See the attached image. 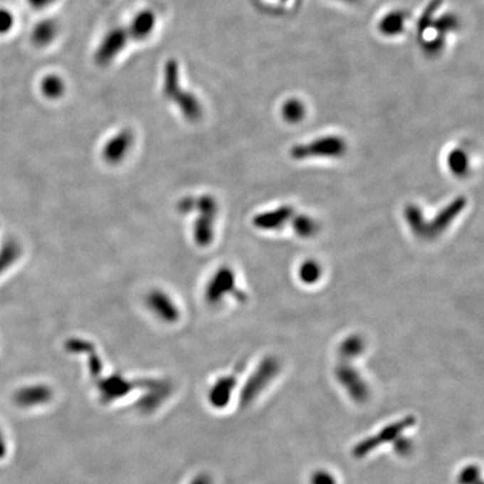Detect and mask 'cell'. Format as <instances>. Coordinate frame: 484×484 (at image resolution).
<instances>
[{
  "label": "cell",
  "instance_id": "9c48e42d",
  "mask_svg": "<svg viewBox=\"0 0 484 484\" xmlns=\"http://www.w3.org/2000/svg\"><path fill=\"white\" fill-rule=\"evenodd\" d=\"M237 293V282L233 270L223 267L211 279L206 290V298L210 302H218L223 300L228 294Z\"/></svg>",
  "mask_w": 484,
  "mask_h": 484
},
{
  "label": "cell",
  "instance_id": "277c9868",
  "mask_svg": "<svg viewBox=\"0 0 484 484\" xmlns=\"http://www.w3.org/2000/svg\"><path fill=\"white\" fill-rule=\"evenodd\" d=\"M415 417L407 416L405 419H400L396 423L390 424L388 426L384 427L379 433L374 436L368 437L362 442L358 443L353 448V456L355 458H361L368 456L370 453L387 443L395 442L400 435L405 432L406 429L411 428L415 425Z\"/></svg>",
  "mask_w": 484,
  "mask_h": 484
},
{
  "label": "cell",
  "instance_id": "2e32d148",
  "mask_svg": "<svg viewBox=\"0 0 484 484\" xmlns=\"http://www.w3.org/2000/svg\"><path fill=\"white\" fill-rule=\"evenodd\" d=\"M448 169L456 177H465L470 171V157L465 150L461 148L451 150L446 158Z\"/></svg>",
  "mask_w": 484,
  "mask_h": 484
},
{
  "label": "cell",
  "instance_id": "7c38bea8",
  "mask_svg": "<svg viewBox=\"0 0 484 484\" xmlns=\"http://www.w3.org/2000/svg\"><path fill=\"white\" fill-rule=\"evenodd\" d=\"M407 11L403 9H394L386 14L379 23H378V31L384 37H398L405 32L406 24H407Z\"/></svg>",
  "mask_w": 484,
  "mask_h": 484
},
{
  "label": "cell",
  "instance_id": "3957f363",
  "mask_svg": "<svg viewBox=\"0 0 484 484\" xmlns=\"http://www.w3.org/2000/svg\"><path fill=\"white\" fill-rule=\"evenodd\" d=\"M164 93L166 97L179 105L187 119L196 120L200 117V103L191 93H185L184 90L182 89L179 83V69L174 60H171L166 65Z\"/></svg>",
  "mask_w": 484,
  "mask_h": 484
},
{
  "label": "cell",
  "instance_id": "e0dca14e",
  "mask_svg": "<svg viewBox=\"0 0 484 484\" xmlns=\"http://www.w3.org/2000/svg\"><path fill=\"white\" fill-rule=\"evenodd\" d=\"M280 113H282L283 119L288 124H300L305 119L306 105L300 99L292 98L283 103Z\"/></svg>",
  "mask_w": 484,
  "mask_h": 484
},
{
  "label": "cell",
  "instance_id": "d6986e66",
  "mask_svg": "<svg viewBox=\"0 0 484 484\" xmlns=\"http://www.w3.org/2000/svg\"><path fill=\"white\" fill-rule=\"evenodd\" d=\"M364 350V342L360 335H353L345 337L340 344L339 353L342 360H353L362 354Z\"/></svg>",
  "mask_w": 484,
  "mask_h": 484
},
{
  "label": "cell",
  "instance_id": "6da1fadb",
  "mask_svg": "<svg viewBox=\"0 0 484 484\" xmlns=\"http://www.w3.org/2000/svg\"><path fill=\"white\" fill-rule=\"evenodd\" d=\"M468 206V199L463 195L456 196L437 212L432 219H427L421 206L417 204H408L404 211V216L408 228L414 236L423 240H435L440 238L450 229L456 219L463 214Z\"/></svg>",
  "mask_w": 484,
  "mask_h": 484
},
{
  "label": "cell",
  "instance_id": "f546056e",
  "mask_svg": "<svg viewBox=\"0 0 484 484\" xmlns=\"http://www.w3.org/2000/svg\"><path fill=\"white\" fill-rule=\"evenodd\" d=\"M396 443V452L399 453L400 456H406L408 453L411 451V443L408 438H401V437H398L397 440L395 441Z\"/></svg>",
  "mask_w": 484,
  "mask_h": 484
},
{
  "label": "cell",
  "instance_id": "4dcf8cb0",
  "mask_svg": "<svg viewBox=\"0 0 484 484\" xmlns=\"http://www.w3.org/2000/svg\"><path fill=\"white\" fill-rule=\"evenodd\" d=\"M7 453H9V445H7V441H6L3 429L0 427V461L6 458Z\"/></svg>",
  "mask_w": 484,
  "mask_h": 484
},
{
  "label": "cell",
  "instance_id": "d6a6232c",
  "mask_svg": "<svg viewBox=\"0 0 484 484\" xmlns=\"http://www.w3.org/2000/svg\"><path fill=\"white\" fill-rule=\"evenodd\" d=\"M339 1H342V3L345 4H355L358 3L359 0H339Z\"/></svg>",
  "mask_w": 484,
  "mask_h": 484
},
{
  "label": "cell",
  "instance_id": "8fae6325",
  "mask_svg": "<svg viewBox=\"0 0 484 484\" xmlns=\"http://www.w3.org/2000/svg\"><path fill=\"white\" fill-rule=\"evenodd\" d=\"M132 134L128 130L119 132L115 137L111 138L105 148H103V157L105 161L111 164H117L124 159L125 156L130 152L132 145Z\"/></svg>",
  "mask_w": 484,
  "mask_h": 484
},
{
  "label": "cell",
  "instance_id": "7a4b0ae2",
  "mask_svg": "<svg viewBox=\"0 0 484 484\" xmlns=\"http://www.w3.org/2000/svg\"><path fill=\"white\" fill-rule=\"evenodd\" d=\"M344 138L327 135L308 142H302L290 148V155L294 161L302 162L312 158H341L347 154Z\"/></svg>",
  "mask_w": 484,
  "mask_h": 484
},
{
  "label": "cell",
  "instance_id": "83f0119b",
  "mask_svg": "<svg viewBox=\"0 0 484 484\" xmlns=\"http://www.w3.org/2000/svg\"><path fill=\"white\" fill-rule=\"evenodd\" d=\"M14 25V16L11 11L0 9V34H6Z\"/></svg>",
  "mask_w": 484,
  "mask_h": 484
},
{
  "label": "cell",
  "instance_id": "ba28073f",
  "mask_svg": "<svg viewBox=\"0 0 484 484\" xmlns=\"http://www.w3.org/2000/svg\"><path fill=\"white\" fill-rule=\"evenodd\" d=\"M295 210L292 206H282L257 214L253 218V226L261 231H278L292 221Z\"/></svg>",
  "mask_w": 484,
  "mask_h": 484
},
{
  "label": "cell",
  "instance_id": "9a60e30c",
  "mask_svg": "<svg viewBox=\"0 0 484 484\" xmlns=\"http://www.w3.org/2000/svg\"><path fill=\"white\" fill-rule=\"evenodd\" d=\"M290 223H292L295 234L302 238V239L313 238L320 230L319 222L316 221L313 216H308V214H295Z\"/></svg>",
  "mask_w": 484,
  "mask_h": 484
},
{
  "label": "cell",
  "instance_id": "8992f818",
  "mask_svg": "<svg viewBox=\"0 0 484 484\" xmlns=\"http://www.w3.org/2000/svg\"><path fill=\"white\" fill-rule=\"evenodd\" d=\"M335 377L340 384L347 390V394L355 401H364L369 396V388L366 382L349 361L343 360L335 369Z\"/></svg>",
  "mask_w": 484,
  "mask_h": 484
},
{
  "label": "cell",
  "instance_id": "603a6c76",
  "mask_svg": "<svg viewBox=\"0 0 484 484\" xmlns=\"http://www.w3.org/2000/svg\"><path fill=\"white\" fill-rule=\"evenodd\" d=\"M442 3L443 0H431L426 9H424L423 14L417 21V35L419 38H421L428 29L432 28L433 21Z\"/></svg>",
  "mask_w": 484,
  "mask_h": 484
},
{
  "label": "cell",
  "instance_id": "4316f807",
  "mask_svg": "<svg viewBox=\"0 0 484 484\" xmlns=\"http://www.w3.org/2000/svg\"><path fill=\"white\" fill-rule=\"evenodd\" d=\"M479 478V468L474 465H470L466 466L463 471L461 472L458 481L461 484H476L480 481Z\"/></svg>",
  "mask_w": 484,
  "mask_h": 484
},
{
  "label": "cell",
  "instance_id": "ffe728a7",
  "mask_svg": "<svg viewBox=\"0 0 484 484\" xmlns=\"http://www.w3.org/2000/svg\"><path fill=\"white\" fill-rule=\"evenodd\" d=\"M460 27V19L453 13L443 14L440 17L434 19L432 25V29H434L436 34L444 37L452 33L458 32Z\"/></svg>",
  "mask_w": 484,
  "mask_h": 484
},
{
  "label": "cell",
  "instance_id": "1f68e13d",
  "mask_svg": "<svg viewBox=\"0 0 484 484\" xmlns=\"http://www.w3.org/2000/svg\"><path fill=\"white\" fill-rule=\"evenodd\" d=\"M27 1L35 9H42L46 7V6L50 5L53 0H27Z\"/></svg>",
  "mask_w": 484,
  "mask_h": 484
},
{
  "label": "cell",
  "instance_id": "30bf717a",
  "mask_svg": "<svg viewBox=\"0 0 484 484\" xmlns=\"http://www.w3.org/2000/svg\"><path fill=\"white\" fill-rule=\"evenodd\" d=\"M128 35L125 28L112 29L108 34L105 35L101 43L100 48L97 52V60L100 64H107L118 56L120 51L125 48Z\"/></svg>",
  "mask_w": 484,
  "mask_h": 484
},
{
  "label": "cell",
  "instance_id": "484cf974",
  "mask_svg": "<svg viewBox=\"0 0 484 484\" xmlns=\"http://www.w3.org/2000/svg\"><path fill=\"white\" fill-rule=\"evenodd\" d=\"M41 90L43 95L48 99H58L63 95L65 87L64 82L58 75H48L43 80Z\"/></svg>",
  "mask_w": 484,
  "mask_h": 484
},
{
  "label": "cell",
  "instance_id": "7402d4cb",
  "mask_svg": "<svg viewBox=\"0 0 484 484\" xmlns=\"http://www.w3.org/2000/svg\"><path fill=\"white\" fill-rule=\"evenodd\" d=\"M322 274H323V270H322L321 265L312 259L302 261L298 268L300 280L305 285L316 284L321 279Z\"/></svg>",
  "mask_w": 484,
  "mask_h": 484
},
{
  "label": "cell",
  "instance_id": "f1b7e54d",
  "mask_svg": "<svg viewBox=\"0 0 484 484\" xmlns=\"http://www.w3.org/2000/svg\"><path fill=\"white\" fill-rule=\"evenodd\" d=\"M311 484H337V481L329 472L317 471L312 475Z\"/></svg>",
  "mask_w": 484,
  "mask_h": 484
},
{
  "label": "cell",
  "instance_id": "5bb4252c",
  "mask_svg": "<svg viewBox=\"0 0 484 484\" xmlns=\"http://www.w3.org/2000/svg\"><path fill=\"white\" fill-rule=\"evenodd\" d=\"M156 17L150 11H142L135 17L130 25V32L135 40H144L149 36L155 27Z\"/></svg>",
  "mask_w": 484,
  "mask_h": 484
},
{
  "label": "cell",
  "instance_id": "cb8c5ba5",
  "mask_svg": "<svg viewBox=\"0 0 484 484\" xmlns=\"http://www.w3.org/2000/svg\"><path fill=\"white\" fill-rule=\"evenodd\" d=\"M21 256V247L16 241H9L0 251V276L5 273L9 267L13 266L14 263Z\"/></svg>",
  "mask_w": 484,
  "mask_h": 484
},
{
  "label": "cell",
  "instance_id": "44dd1931",
  "mask_svg": "<svg viewBox=\"0 0 484 484\" xmlns=\"http://www.w3.org/2000/svg\"><path fill=\"white\" fill-rule=\"evenodd\" d=\"M58 33V26L52 21H44L35 26L32 33V40L37 46L50 44Z\"/></svg>",
  "mask_w": 484,
  "mask_h": 484
},
{
  "label": "cell",
  "instance_id": "52a82bcc",
  "mask_svg": "<svg viewBox=\"0 0 484 484\" xmlns=\"http://www.w3.org/2000/svg\"><path fill=\"white\" fill-rule=\"evenodd\" d=\"M202 218L195 224L194 236L199 245L208 246L214 239V222L218 214V206L211 196H204L199 203Z\"/></svg>",
  "mask_w": 484,
  "mask_h": 484
},
{
  "label": "cell",
  "instance_id": "5b68a950",
  "mask_svg": "<svg viewBox=\"0 0 484 484\" xmlns=\"http://www.w3.org/2000/svg\"><path fill=\"white\" fill-rule=\"evenodd\" d=\"M279 372V362L273 357L263 360L258 368L253 372L251 379L246 384L245 389L241 394V401L243 404L251 403L258 396L259 392L266 387L267 384L274 379Z\"/></svg>",
  "mask_w": 484,
  "mask_h": 484
},
{
  "label": "cell",
  "instance_id": "4fadbf2b",
  "mask_svg": "<svg viewBox=\"0 0 484 484\" xmlns=\"http://www.w3.org/2000/svg\"><path fill=\"white\" fill-rule=\"evenodd\" d=\"M148 306L152 312L165 321H175L179 317V310L173 300L169 298V295L159 290L150 293Z\"/></svg>",
  "mask_w": 484,
  "mask_h": 484
},
{
  "label": "cell",
  "instance_id": "d4e9b609",
  "mask_svg": "<svg viewBox=\"0 0 484 484\" xmlns=\"http://www.w3.org/2000/svg\"><path fill=\"white\" fill-rule=\"evenodd\" d=\"M424 54L428 58H434L442 54L446 46V37L436 34L431 38H423L421 42Z\"/></svg>",
  "mask_w": 484,
  "mask_h": 484
},
{
  "label": "cell",
  "instance_id": "ac0fdd59",
  "mask_svg": "<svg viewBox=\"0 0 484 484\" xmlns=\"http://www.w3.org/2000/svg\"><path fill=\"white\" fill-rule=\"evenodd\" d=\"M45 390L38 386H32V387L21 388L17 390L16 394L14 396V401L19 405V407H33L37 404L41 403L45 398Z\"/></svg>",
  "mask_w": 484,
  "mask_h": 484
}]
</instances>
